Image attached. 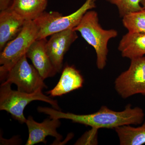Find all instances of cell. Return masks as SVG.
I'll use <instances>...</instances> for the list:
<instances>
[{"label": "cell", "mask_w": 145, "mask_h": 145, "mask_svg": "<svg viewBox=\"0 0 145 145\" xmlns=\"http://www.w3.org/2000/svg\"><path fill=\"white\" fill-rule=\"evenodd\" d=\"M39 111L49 115L52 119H69L74 123L89 126L95 129H114L122 126L140 125L143 123L145 117L142 109L139 107L133 108L130 104L127 105L121 111H114L103 106L95 113L81 115L65 113L46 107H39Z\"/></svg>", "instance_id": "cell-1"}, {"label": "cell", "mask_w": 145, "mask_h": 145, "mask_svg": "<svg viewBox=\"0 0 145 145\" xmlns=\"http://www.w3.org/2000/svg\"><path fill=\"white\" fill-rule=\"evenodd\" d=\"M73 29L79 31L86 41L93 47L96 54L97 67L100 70L103 69L106 65L109 41L117 37V30L104 29L99 23L98 13L92 9L85 13Z\"/></svg>", "instance_id": "cell-2"}, {"label": "cell", "mask_w": 145, "mask_h": 145, "mask_svg": "<svg viewBox=\"0 0 145 145\" xmlns=\"http://www.w3.org/2000/svg\"><path fill=\"white\" fill-rule=\"evenodd\" d=\"M12 84L2 83L0 87V110H5L11 114L14 119L21 123H26L27 119L24 115L25 107L32 101H39L50 104L52 108L61 110L56 100L45 95L42 89L33 93H27L13 90Z\"/></svg>", "instance_id": "cell-3"}, {"label": "cell", "mask_w": 145, "mask_h": 145, "mask_svg": "<svg viewBox=\"0 0 145 145\" xmlns=\"http://www.w3.org/2000/svg\"><path fill=\"white\" fill-rule=\"evenodd\" d=\"M96 0H86L78 10L67 16L58 12L44 11L34 21L39 29L37 40L46 38L57 32L73 29L89 10L96 7Z\"/></svg>", "instance_id": "cell-4"}, {"label": "cell", "mask_w": 145, "mask_h": 145, "mask_svg": "<svg viewBox=\"0 0 145 145\" xmlns=\"http://www.w3.org/2000/svg\"><path fill=\"white\" fill-rule=\"evenodd\" d=\"M39 29L34 21H26L15 39L9 42L0 54V79L3 80L8 70L27 52L38 38Z\"/></svg>", "instance_id": "cell-5"}, {"label": "cell", "mask_w": 145, "mask_h": 145, "mask_svg": "<svg viewBox=\"0 0 145 145\" xmlns=\"http://www.w3.org/2000/svg\"><path fill=\"white\" fill-rule=\"evenodd\" d=\"M27 58L25 54L18 60L7 71L2 83L15 84L18 91L27 93L47 88L44 80L34 66L29 63Z\"/></svg>", "instance_id": "cell-6"}, {"label": "cell", "mask_w": 145, "mask_h": 145, "mask_svg": "<svg viewBox=\"0 0 145 145\" xmlns=\"http://www.w3.org/2000/svg\"><path fill=\"white\" fill-rule=\"evenodd\" d=\"M114 88L123 99L137 94L145 96V57L131 59L128 69L115 80Z\"/></svg>", "instance_id": "cell-7"}, {"label": "cell", "mask_w": 145, "mask_h": 145, "mask_svg": "<svg viewBox=\"0 0 145 145\" xmlns=\"http://www.w3.org/2000/svg\"><path fill=\"white\" fill-rule=\"evenodd\" d=\"M78 38L76 31L70 29L54 33L47 42V52L57 72L62 70L65 54Z\"/></svg>", "instance_id": "cell-8"}, {"label": "cell", "mask_w": 145, "mask_h": 145, "mask_svg": "<svg viewBox=\"0 0 145 145\" xmlns=\"http://www.w3.org/2000/svg\"><path fill=\"white\" fill-rule=\"evenodd\" d=\"M29 132V137L25 145H33L39 143L46 144L48 136L55 137L56 142H60L63 137L58 133L57 129L61 125L59 119H45L42 123L36 122L32 116H29L25 123Z\"/></svg>", "instance_id": "cell-9"}, {"label": "cell", "mask_w": 145, "mask_h": 145, "mask_svg": "<svg viewBox=\"0 0 145 145\" xmlns=\"http://www.w3.org/2000/svg\"><path fill=\"white\" fill-rule=\"evenodd\" d=\"M46 38L36 40L32 44L26 53L42 78L45 80L52 77L57 73L47 52Z\"/></svg>", "instance_id": "cell-10"}, {"label": "cell", "mask_w": 145, "mask_h": 145, "mask_svg": "<svg viewBox=\"0 0 145 145\" xmlns=\"http://www.w3.org/2000/svg\"><path fill=\"white\" fill-rule=\"evenodd\" d=\"M25 21L10 8L0 13V50L15 39L23 28Z\"/></svg>", "instance_id": "cell-11"}, {"label": "cell", "mask_w": 145, "mask_h": 145, "mask_svg": "<svg viewBox=\"0 0 145 145\" xmlns=\"http://www.w3.org/2000/svg\"><path fill=\"white\" fill-rule=\"evenodd\" d=\"M84 79L73 66L66 65L63 69L57 85L46 92L52 97L60 96L82 87Z\"/></svg>", "instance_id": "cell-12"}, {"label": "cell", "mask_w": 145, "mask_h": 145, "mask_svg": "<svg viewBox=\"0 0 145 145\" xmlns=\"http://www.w3.org/2000/svg\"><path fill=\"white\" fill-rule=\"evenodd\" d=\"M118 49L122 57L130 60L144 57L145 54V33L128 32L122 37Z\"/></svg>", "instance_id": "cell-13"}, {"label": "cell", "mask_w": 145, "mask_h": 145, "mask_svg": "<svg viewBox=\"0 0 145 145\" xmlns=\"http://www.w3.org/2000/svg\"><path fill=\"white\" fill-rule=\"evenodd\" d=\"M47 0H13L9 7L25 21H34L44 12Z\"/></svg>", "instance_id": "cell-14"}, {"label": "cell", "mask_w": 145, "mask_h": 145, "mask_svg": "<svg viewBox=\"0 0 145 145\" xmlns=\"http://www.w3.org/2000/svg\"><path fill=\"white\" fill-rule=\"evenodd\" d=\"M121 145H142L145 144V121L141 126L130 125L114 129Z\"/></svg>", "instance_id": "cell-15"}, {"label": "cell", "mask_w": 145, "mask_h": 145, "mask_svg": "<svg viewBox=\"0 0 145 145\" xmlns=\"http://www.w3.org/2000/svg\"><path fill=\"white\" fill-rule=\"evenodd\" d=\"M124 27L128 32L145 33V10L133 12L122 18Z\"/></svg>", "instance_id": "cell-16"}, {"label": "cell", "mask_w": 145, "mask_h": 145, "mask_svg": "<svg viewBox=\"0 0 145 145\" xmlns=\"http://www.w3.org/2000/svg\"><path fill=\"white\" fill-rule=\"evenodd\" d=\"M108 2L116 6L120 18L135 11L144 9L141 5V0H105Z\"/></svg>", "instance_id": "cell-17"}, {"label": "cell", "mask_w": 145, "mask_h": 145, "mask_svg": "<svg viewBox=\"0 0 145 145\" xmlns=\"http://www.w3.org/2000/svg\"><path fill=\"white\" fill-rule=\"evenodd\" d=\"M13 0H0V10H5L10 7Z\"/></svg>", "instance_id": "cell-18"}, {"label": "cell", "mask_w": 145, "mask_h": 145, "mask_svg": "<svg viewBox=\"0 0 145 145\" xmlns=\"http://www.w3.org/2000/svg\"><path fill=\"white\" fill-rule=\"evenodd\" d=\"M141 4L144 9L145 10V0H141Z\"/></svg>", "instance_id": "cell-19"}]
</instances>
